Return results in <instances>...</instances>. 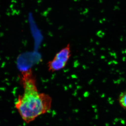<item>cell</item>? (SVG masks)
<instances>
[{
    "label": "cell",
    "instance_id": "obj_1",
    "mask_svg": "<svg viewBox=\"0 0 126 126\" xmlns=\"http://www.w3.org/2000/svg\"><path fill=\"white\" fill-rule=\"evenodd\" d=\"M20 79L24 92L19 95L15 106L23 120L29 123L50 110L52 98L47 94L39 92L31 69L22 70Z\"/></svg>",
    "mask_w": 126,
    "mask_h": 126
},
{
    "label": "cell",
    "instance_id": "obj_3",
    "mask_svg": "<svg viewBox=\"0 0 126 126\" xmlns=\"http://www.w3.org/2000/svg\"><path fill=\"white\" fill-rule=\"evenodd\" d=\"M119 101L121 106L126 109V92L122 93L120 94Z\"/></svg>",
    "mask_w": 126,
    "mask_h": 126
},
{
    "label": "cell",
    "instance_id": "obj_2",
    "mask_svg": "<svg viewBox=\"0 0 126 126\" xmlns=\"http://www.w3.org/2000/svg\"><path fill=\"white\" fill-rule=\"evenodd\" d=\"M71 55L70 45L68 44L55 55L52 60L47 63L49 71L55 72L62 70L65 67Z\"/></svg>",
    "mask_w": 126,
    "mask_h": 126
}]
</instances>
